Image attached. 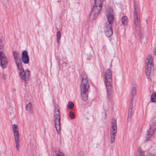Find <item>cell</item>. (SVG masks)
Returning a JSON list of instances; mask_svg holds the SVG:
<instances>
[{"mask_svg":"<svg viewBox=\"0 0 156 156\" xmlns=\"http://www.w3.org/2000/svg\"><path fill=\"white\" fill-rule=\"evenodd\" d=\"M103 3V1H101V0H97L94 2V5L90 16V19L92 20L96 19L99 15L102 7Z\"/></svg>","mask_w":156,"mask_h":156,"instance_id":"3","label":"cell"},{"mask_svg":"<svg viewBox=\"0 0 156 156\" xmlns=\"http://www.w3.org/2000/svg\"><path fill=\"white\" fill-rule=\"evenodd\" d=\"M13 54L17 68H18V70H19V71H20V73L23 72L25 71L24 70L23 65H22V60H21V58H20L19 53L16 52V51H14L13 52Z\"/></svg>","mask_w":156,"mask_h":156,"instance_id":"6","label":"cell"},{"mask_svg":"<svg viewBox=\"0 0 156 156\" xmlns=\"http://www.w3.org/2000/svg\"><path fill=\"white\" fill-rule=\"evenodd\" d=\"M105 33V35L108 37L112 36L113 33L112 25L109 24H106L104 27Z\"/></svg>","mask_w":156,"mask_h":156,"instance_id":"11","label":"cell"},{"mask_svg":"<svg viewBox=\"0 0 156 156\" xmlns=\"http://www.w3.org/2000/svg\"><path fill=\"white\" fill-rule=\"evenodd\" d=\"M54 119H55V127L57 132L58 134L61 133V123H60V114L59 107L58 105H56L54 114Z\"/></svg>","mask_w":156,"mask_h":156,"instance_id":"4","label":"cell"},{"mask_svg":"<svg viewBox=\"0 0 156 156\" xmlns=\"http://www.w3.org/2000/svg\"><path fill=\"white\" fill-rule=\"evenodd\" d=\"M107 17L109 24H112L114 21V15L113 9L112 7H109L107 10Z\"/></svg>","mask_w":156,"mask_h":156,"instance_id":"9","label":"cell"},{"mask_svg":"<svg viewBox=\"0 0 156 156\" xmlns=\"http://www.w3.org/2000/svg\"><path fill=\"white\" fill-rule=\"evenodd\" d=\"M155 127L154 126H151L150 129H149V131L147 133V139H149L152 137V136L154 135V132H155Z\"/></svg>","mask_w":156,"mask_h":156,"instance_id":"13","label":"cell"},{"mask_svg":"<svg viewBox=\"0 0 156 156\" xmlns=\"http://www.w3.org/2000/svg\"><path fill=\"white\" fill-rule=\"evenodd\" d=\"M80 156H84V154H83V152H81L80 153Z\"/></svg>","mask_w":156,"mask_h":156,"instance_id":"23","label":"cell"},{"mask_svg":"<svg viewBox=\"0 0 156 156\" xmlns=\"http://www.w3.org/2000/svg\"><path fill=\"white\" fill-rule=\"evenodd\" d=\"M148 156H156V155L154 154H151L149 155Z\"/></svg>","mask_w":156,"mask_h":156,"instance_id":"24","label":"cell"},{"mask_svg":"<svg viewBox=\"0 0 156 156\" xmlns=\"http://www.w3.org/2000/svg\"><path fill=\"white\" fill-rule=\"evenodd\" d=\"M154 66V60L151 55L148 56L146 60V73L147 77H149L152 71V68Z\"/></svg>","mask_w":156,"mask_h":156,"instance_id":"7","label":"cell"},{"mask_svg":"<svg viewBox=\"0 0 156 156\" xmlns=\"http://www.w3.org/2000/svg\"><path fill=\"white\" fill-rule=\"evenodd\" d=\"M0 62H1V66L3 68H5L7 67L8 60L6 56L2 51L0 52Z\"/></svg>","mask_w":156,"mask_h":156,"instance_id":"10","label":"cell"},{"mask_svg":"<svg viewBox=\"0 0 156 156\" xmlns=\"http://www.w3.org/2000/svg\"><path fill=\"white\" fill-rule=\"evenodd\" d=\"M138 156H144V153L141 148H140L138 151Z\"/></svg>","mask_w":156,"mask_h":156,"instance_id":"22","label":"cell"},{"mask_svg":"<svg viewBox=\"0 0 156 156\" xmlns=\"http://www.w3.org/2000/svg\"><path fill=\"white\" fill-rule=\"evenodd\" d=\"M89 87H90V85H89L87 75L86 73H83L82 77L80 90L82 99L84 101H87L88 100Z\"/></svg>","mask_w":156,"mask_h":156,"instance_id":"1","label":"cell"},{"mask_svg":"<svg viewBox=\"0 0 156 156\" xmlns=\"http://www.w3.org/2000/svg\"><path fill=\"white\" fill-rule=\"evenodd\" d=\"M22 61L25 64H27L29 63V58L27 52L26 51H23L22 53Z\"/></svg>","mask_w":156,"mask_h":156,"instance_id":"12","label":"cell"},{"mask_svg":"<svg viewBox=\"0 0 156 156\" xmlns=\"http://www.w3.org/2000/svg\"><path fill=\"white\" fill-rule=\"evenodd\" d=\"M30 71L28 70H27L25 71L26 82L28 81L30 78Z\"/></svg>","mask_w":156,"mask_h":156,"instance_id":"17","label":"cell"},{"mask_svg":"<svg viewBox=\"0 0 156 156\" xmlns=\"http://www.w3.org/2000/svg\"><path fill=\"white\" fill-rule=\"evenodd\" d=\"M122 23L124 26H127L128 23V18L126 16H123L122 18Z\"/></svg>","mask_w":156,"mask_h":156,"instance_id":"16","label":"cell"},{"mask_svg":"<svg viewBox=\"0 0 156 156\" xmlns=\"http://www.w3.org/2000/svg\"><path fill=\"white\" fill-rule=\"evenodd\" d=\"M117 123L116 120L113 118L111 123V142L112 143H114L115 141V137L117 134Z\"/></svg>","mask_w":156,"mask_h":156,"instance_id":"5","label":"cell"},{"mask_svg":"<svg viewBox=\"0 0 156 156\" xmlns=\"http://www.w3.org/2000/svg\"><path fill=\"white\" fill-rule=\"evenodd\" d=\"M155 54L156 55V49H155Z\"/></svg>","mask_w":156,"mask_h":156,"instance_id":"25","label":"cell"},{"mask_svg":"<svg viewBox=\"0 0 156 156\" xmlns=\"http://www.w3.org/2000/svg\"><path fill=\"white\" fill-rule=\"evenodd\" d=\"M61 35V33L59 31L58 32L57 34V41L58 43H59V41H60Z\"/></svg>","mask_w":156,"mask_h":156,"instance_id":"19","label":"cell"},{"mask_svg":"<svg viewBox=\"0 0 156 156\" xmlns=\"http://www.w3.org/2000/svg\"><path fill=\"white\" fill-rule=\"evenodd\" d=\"M54 156H66L60 150L58 149H56L54 151Z\"/></svg>","mask_w":156,"mask_h":156,"instance_id":"15","label":"cell"},{"mask_svg":"<svg viewBox=\"0 0 156 156\" xmlns=\"http://www.w3.org/2000/svg\"><path fill=\"white\" fill-rule=\"evenodd\" d=\"M112 75L111 70L108 69L105 74V83L107 90V95L109 98H112L113 90Z\"/></svg>","mask_w":156,"mask_h":156,"instance_id":"2","label":"cell"},{"mask_svg":"<svg viewBox=\"0 0 156 156\" xmlns=\"http://www.w3.org/2000/svg\"><path fill=\"white\" fill-rule=\"evenodd\" d=\"M27 111L28 112L30 113H32L33 112V105H32V103H28L26 107Z\"/></svg>","mask_w":156,"mask_h":156,"instance_id":"14","label":"cell"},{"mask_svg":"<svg viewBox=\"0 0 156 156\" xmlns=\"http://www.w3.org/2000/svg\"><path fill=\"white\" fill-rule=\"evenodd\" d=\"M74 107V103L72 102L69 103L67 105V108L69 110H71Z\"/></svg>","mask_w":156,"mask_h":156,"instance_id":"18","label":"cell"},{"mask_svg":"<svg viewBox=\"0 0 156 156\" xmlns=\"http://www.w3.org/2000/svg\"><path fill=\"white\" fill-rule=\"evenodd\" d=\"M151 99H152V101L154 102H156V93H154L152 94Z\"/></svg>","mask_w":156,"mask_h":156,"instance_id":"21","label":"cell"},{"mask_svg":"<svg viewBox=\"0 0 156 156\" xmlns=\"http://www.w3.org/2000/svg\"><path fill=\"white\" fill-rule=\"evenodd\" d=\"M13 132L14 136L16 146L17 150H19L20 146V137H19V131L18 126L16 125H13L12 126Z\"/></svg>","mask_w":156,"mask_h":156,"instance_id":"8","label":"cell"},{"mask_svg":"<svg viewBox=\"0 0 156 156\" xmlns=\"http://www.w3.org/2000/svg\"><path fill=\"white\" fill-rule=\"evenodd\" d=\"M69 117L71 118V119L73 120V119H75V117H76V115H75V114L73 112V111H71L69 112Z\"/></svg>","mask_w":156,"mask_h":156,"instance_id":"20","label":"cell"}]
</instances>
